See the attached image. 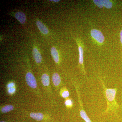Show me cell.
I'll return each instance as SVG.
<instances>
[{"label": "cell", "instance_id": "obj_1", "mask_svg": "<svg viewBox=\"0 0 122 122\" xmlns=\"http://www.w3.org/2000/svg\"><path fill=\"white\" fill-rule=\"evenodd\" d=\"M25 79L28 85L33 89L37 87V83L35 77L30 72H28L25 76Z\"/></svg>", "mask_w": 122, "mask_h": 122}, {"label": "cell", "instance_id": "obj_2", "mask_svg": "<svg viewBox=\"0 0 122 122\" xmlns=\"http://www.w3.org/2000/svg\"><path fill=\"white\" fill-rule=\"evenodd\" d=\"M92 36L97 41L102 43L104 41L105 38L102 33L97 30L93 29L91 32Z\"/></svg>", "mask_w": 122, "mask_h": 122}, {"label": "cell", "instance_id": "obj_3", "mask_svg": "<svg viewBox=\"0 0 122 122\" xmlns=\"http://www.w3.org/2000/svg\"><path fill=\"white\" fill-rule=\"evenodd\" d=\"M32 54L34 58L37 63H39L41 62L42 57L37 48H33Z\"/></svg>", "mask_w": 122, "mask_h": 122}, {"label": "cell", "instance_id": "obj_4", "mask_svg": "<svg viewBox=\"0 0 122 122\" xmlns=\"http://www.w3.org/2000/svg\"><path fill=\"white\" fill-rule=\"evenodd\" d=\"M116 91L115 89H107L106 95L107 98L109 101H113L115 97Z\"/></svg>", "mask_w": 122, "mask_h": 122}, {"label": "cell", "instance_id": "obj_5", "mask_svg": "<svg viewBox=\"0 0 122 122\" xmlns=\"http://www.w3.org/2000/svg\"><path fill=\"white\" fill-rule=\"evenodd\" d=\"M15 17L22 24H25L26 22V16L25 14L21 12H18L15 13Z\"/></svg>", "mask_w": 122, "mask_h": 122}, {"label": "cell", "instance_id": "obj_6", "mask_svg": "<svg viewBox=\"0 0 122 122\" xmlns=\"http://www.w3.org/2000/svg\"><path fill=\"white\" fill-rule=\"evenodd\" d=\"M37 25L41 32L44 34H47L49 33V30L48 28L40 21H37L36 22Z\"/></svg>", "mask_w": 122, "mask_h": 122}, {"label": "cell", "instance_id": "obj_7", "mask_svg": "<svg viewBox=\"0 0 122 122\" xmlns=\"http://www.w3.org/2000/svg\"><path fill=\"white\" fill-rule=\"evenodd\" d=\"M51 53L55 62L56 63H58L59 61V54L56 48L52 47L51 50Z\"/></svg>", "mask_w": 122, "mask_h": 122}, {"label": "cell", "instance_id": "obj_8", "mask_svg": "<svg viewBox=\"0 0 122 122\" xmlns=\"http://www.w3.org/2000/svg\"><path fill=\"white\" fill-rule=\"evenodd\" d=\"M53 83L55 86H57L60 84L61 82V79L59 75L57 73H54L52 75Z\"/></svg>", "mask_w": 122, "mask_h": 122}, {"label": "cell", "instance_id": "obj_9", "mask_svg": "<svg viewBox=\"0 0 122 122\" xmlns=\"http://www.w3.org/2000/svg\"><path fill=\"white\" fill-rule=\"evenodd\" d=\"M30 115L31 118L37 121H41L44 118V115L41 113H32Z\"/></svg>", "mask_w": 122, "mask_h": 122}, {"label": "cell", "instance_id": "obj_10", "mask_svg": "<svg viewBox=\"0 0 122 122\" xmlns=\"http://www.w3.org/2000/svg\"><path fill=\"white\" fill-rule=\"evenodd\" d=\"M41 81L42 84L45 86H49L50 84L49 76L46 74H44L41 77Z\"/></svg>", "mask_w": 122, "mask_h": 122}, {"label": "cell", "instance_id": "obj_11", "mask_svg": "<svg viewBox=\"0 0 122 122\" xmlns=\"http://www.w3.org/2000/svg\"><path fill=\"white\" fill-rule=\"evenodd\" d=\"M80 115L81 118L85 120L86 122H91V120L90 119L86 113L83 110H81L80 112Z\"/></svg>", "mask_w": 122, "mask_h": 122}, {"label": "cell", "instance_id": "obj_12", "mask_svg": "<svg viewBox=\"0 0 122 122\" xmlns=\"http://www.w3.org/2000/svg\"><path fill=\"white\" fill-rule=\"evenodd\" d=\"M14 107L12 105H8L5 106L4 107H2L1 109V112L2 113H5L13 110Z\"/></svg>", "mask_w": 122, "mask_h": 122}, {"label": "cell", "instance_id": "obj_13", "mask_svg": "<svg viewBox=\"0 0 122 122\" xmlns=\"http://www.w3.org/2000/svg\"><path fill=\"white\" fill-rule=\"evenodd\" d=\"M79 52V63L80 64H83V50L81 46H79L78 48Z\"/></svg>", "mask_w": 122, "mask_h": 122}, {"label": "cell", "instance_id": "obj_14", "mask_svg": "<svg viewBox=\"0 0 122 122\" xmlns=\"http://www.w3.org/2000/svg\"><path fill=\"white\" fill-rule=\"evenodd\" d=\"M102 5L103 7H106L107 9L111 8L113 6V4L109 0H102Z\"/></svg>", "mask_w": 122, "mask_h": 122}, {"label": "cell", "instance_id": "obj_15", "mask_svg": "<svg viewBox=\"0 0 122 122\" xmlns=\"http://www.w3.org/2000/svg\"><path fill=\"white\" fill-rule=\"evenodd\" d=\"M94 3L98 7L100 8H102L103 6L102 5V0H93Z\"/></svg>", "mask_w": 122, "mask_h": 122}, {"label": "cell", "instance_id": "obj_16", "mask_svg": "<svg viewBox=\"0 0 122 122\" xmlns=\"http://www.w3.org/2000/svg\"><path fill=\"white\" fill-rule=\"evenodd\" d=\"M69 96V93L68 91H65L62 93V96L63 98L67 97Z\"/></svg>", "mask_w": 122, "mask_h": 122}, {"label": "cell", "instance_id": "obj_17", "mask_svg": "<svg viewBox=\"0 0 122 122\" xmlns=\"http://www.w3.org/2000/svg\"><path fill=\"white\" fill-rule=\"evenodd\" d=\"M65 104L66 106H71L72 104V101H71V100H69V99H68V100H66L65 102Z\"/></svg>", "mask_w": 122, "mask_h": 122}, {"label": "cell", "instance_id": "obj_18", "mask_svg": "<svg viewBox=\"0 0 122 122\" xmlns=\"http://www.w3.org/2000/svg\"><path fill=\"white\" fill-rule=\"evenodd\" d=\"M15 89L14 88H10L8 90L9 93L10 94L13 93L14 92H15Z\"/></svg>", "mask_w": 122, "mask_h": 122}, {"label": "cell", "instance_id": "obj_19", "mask_svg": "<svg viewBox=\"0 0 122 122\" xmlns=\"http://www.w3.org/2000/svg\"><path fill=\"white\" fill-rule=\"evenodd\" d=\"M14 86V83H9L8 85V87L9 88V89H10V88H13Z\"/></svg>", "mask_w": 122, "mask_h": 122}, {"label": "cell", "instance_id": "obj_20", "mask_svg": "<svg viewBox=\"0 0 122 122\" xmlns=\"http://www.w3.org/2000/svg\"><path fill=\"white\" fill-rule=\"evenodd\" d=\"M120 41H121V43L122 44V30H121L120 33Z\"/></svg>", "mask_w": 122, "mask_h": 122}, {"label": "cell", "instance_id": "obj_21", "mask_svg": "<svg viewBox=\"0 0 122 122\" xmlns=\"http://www.w3.org/2000/svg\"><path fill=\"white\" fill-rule=\"evenodd\" d=\"M50 1H54V2H58L59 1H60V0H49Z\"/></svg>", "mask_w": 122, "mask_h": 122}, {"label": "cell", "instance_id": "obj_22", "mask_svg": "<svg viewBox=\"0 0 122 122\" xmlns=\"http://www.w3.org/2000/svg\"><path fill=\"white\" fill-rule=\"evenodd\" d=\"M0 122H6L5 121H1Z\"/></svg>", "mask_w": 122, "mask_h": 122}]
</instances>
